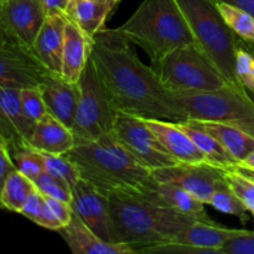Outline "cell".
Wrapping results in <instances>:
<instances>
[{
	"mask_svg": "<svg viewBox=\"0 0 254 254\" xmlns=\"http://www.w3.org/2000/svg\"><path fill=\"white\" fill-rule=\"evenodd\" d=\"M130 44L118 29L104 27L93 37L91 56L114 109L143 119L188 122L175 94L161 84L153 67L138 59Z\"/></svg>",
	"mask_w": 254,
	"mask_h": 254,
	"instance_id": "cell-1",
	"label": "cell"
},
{
	"mask_svg": "<svg viewBox=\"0 0 254 254\" xmlns=\"http://www.w3.org/2000/svg\"><path fill=\"white\" fill-rule=\"evenodd\" d=\"M66 155L77 166L81 179L107 195L139 192L153 179L151 171L134 158L114 131L93 140L76 141Z\"/></svg>",
	"mask_w": 254,
	"mask_h": 254,
	"instance_id": "cell-2",
	"label": "cell"
},
{
	"mask_svg": "<svg viewBox=\"0 0 254 254\" xmlns=\"http://www.w3.org/2000/svg\"><path fill=\"white\" fill-rule=\"evenodd\" d=\"M108 198L117 242L130 246L135 252L170 242L180 231L198 221L180 211L158 205L138 192H112Z\"/></svg>",
	"mask_w": 254,
	"mask_h": 254,
	"instance_id": "cell-3",
	"label": "cell"
},
{
	"mask_svg": "<svg viewBox=\"0 0 254 254\" xmlns=\"http://www.w3.org/2000/svg\"><path fill=\"white\" fill-rule=\"evenodd\" d=\"M118 31L143 49L151 64L175 49L196 42L176 0H143Z\"/></svg>",
	"mask_w": 254,
	"mask_h": 254,
	"instance_id": "cell-4",
	"label": "cell"
},
{
	"mask_svg": "<svg viewBox=\"0 0 254 254\" xmlns=\"http://www.w3.org/2000/svg\"><path fill=\"white\" fill-rule=\"evenodd\" d=\"M176 1L192 30L196 44L215 62L231 84L241 86L236 77V51L240 40L223 21L215 0Z\"/></svg>",
	"mask_w": 254,
	"mask_h": 254,
	"instance_id": "cell-5",
	"label": "cell"
},
{
	"mask_svg": "<svg viewBox=\"0 0 254 254\" xmlns=\"http://www.w3.org/2000/svg\"><path fill=\"white\" fill-rule=\"evenodd\" d=\"M151 67L161 84L173 93L217 91L230 83L196 42L169 52Z\"/></svg>",
	"mask_w": 254,
	"mask_h": 254,
	"instance_id": "cell-6",
	"label": "cell"
},
{
	"mask_svg": "<svg viewBox=\"0 0 254 254\" xmlns=\"http://www.w3.org/2000/svg\"><path fill=\"white\" fill-rule=\"evenodd\" d=\"M174 94L189 119L220 122L254 136V102L245 87L228 83L217 91Z\"/></svg>",
	"mask_w": 254,
	"mask_h": 254,
	"instance_id": "cell-7",
	"label": "cell"
},
{
	"mask_svg": "<svg viewBox=\"0 0 254 254\" xmlns=\"http://www.w3.org/2000/svg\"><path fill=\"white\" fill-rule=\"evenodd\" d=\"M78 86L79 101L72 126L76 141L93 140L113 131L118 112L112 104L92 56L79 77Z\"/></svg>",
	"mask_w": 254,
	"mask_h": 254,
	"instance_id": "cell-8",
	"label": "cell"
},
{
	"mask_svg": "<svg viewBox=\"0 0 254 254\" xmlns=\"http://www.w3.org/2000/svg\"><path fill=\"white\" fill-rule=\"evenodd\" d=\"M113 131L134 158L150 171L178 164L141 118L118 113Z\"/></svg>",
	"mask_w": 254,
	"mask_h": 254,
	"instance_id": "cell-9",
	"label": "cell"
},
{
	"mask_svg": "<svg viewBox=\"0 0 254 254\" xmlns=\"http://www.w3.org/2000/svg\"><path fill=\"white\" fill-rule=\"evenodd\" d=\"M226 170L210 163H178L175 165L151 170V176L159 183H170L208 205L213 192L227 185Z\"/></svg>",
	"mask_w": 254,
	"mask_h": 254,
	"instance_id": "cell-10",
	"label": "cell"
},
{
	"mask_svg": "<svg viewBox=\"0 0 254 254\" xmlns=\"http://www.w3.org/2000/svg\"><path fill=\"white\" fill-rule=\"evenodd\" d=\"M49 73L31 47L14 40L0 41V87H40Z\"/></svg>",
	"mask_w": 254,
	"mask_h": 254,
	"instance_id": "cell-11",
	"label": "cell"
},
{
	"mask_svg": "<svg viewBox=\"0 0 254 254\" xmlns=\"http://www.w3.org/2000/svg\"><path fill=\"white\" fill-rule=\"evenodd\" d=\"M71 206L73 212L98 237L107 242L118 243L112 222L107 193L88 181L79 179L72 188Z\"/></svg>",
	"mask_w": 254,
	"mask_h": 254,
	"instance_id": "cell-12",
	"label": "cell"
},
{
	"mask_svg": "<svg viewBox=\"0 0 254 254\" xmlns=\"http://www.w3.org/2000/svg\"><path fill=\"white\" fill-rule=\"evenodd\" d=\"M46 20L42 0H9L2 2V22L7 36L32 47Z\"/></svg>",
	"mask_w": 254,
	"mask_h": 254,
	"instance_id": "cell-13",
	"label": "cell"
},
{
	"mask_svg": "<svg viewBox=\"0 0 254 254\" xmlns=\"http://www.w3.org/2000/svg\"><path fill=\"white\" fill-rule=\"evenodd\" d=\"M34 128L22 112L20 89L0 87V133L10 154L29 146Z\"/></svg>",
	"mask_w": 254,
	"mask_h": 254,
	"instance_id": "cell-14",
	"label": "cell"
},
{
	"mask_svg": "<svg viewBox=\"0 0 254 254\" xmlns=\"http://www.w3.org/2000/svg\"><path fill=\"white\" fill-rule=\"evenodd\" d=\"M49 113L72 129L79 101L78 82H69L61 74L50 72L40 84Z\"/></svg>",
	"mask_w": 254,
	"mask_h": 254,
	"instance_id": "cell-15",
	"label": "cell"
},
{
	"mask_svg": "<svg viewBox=\"0 0 254 254\" xmlns=\"http://www.w3.org/2000/svg\"><path fill=\"white\" fill-rule=\"evenodd\" d=\"M138 193L158 205L180 211L185 215L197 218L198 221L206 223H216L208 217L203 207L205 203L202 201L175 184L159 183L153 178Z\"/></svg>",
	"mask_w": 254,
	"mask_h": 254,
	"instance_id": "cell-16",
	"label": "cell"
},
{
	"mask_svg": "<svg viewBox=\"0 0 254 254\" xmlns=\"http://www.w3.org/2000/svg\"><path fill=\"white\" fill-rule=\"evenodd\" d=\"M60 235L74 254H135V250L126 243H112L96 235L76 213L71 222L59 230Z\"/></svg>",
	"mask_w": 254,
	"mask_h": 254,
	"instance_id": "cell-17",
	"label": "cell"
},
{
	"mask_svg": "<svg viewBox=\"0 0 254 254\" xmlns=\"http://www.w3.org/2000/svg\"><path fill=\"white\" fill-rule=\"evenodd\" d=\"M143 119V118H141ZM158 138L169 155L178 163H208L192 139L180 128L179 123L161 119H143Z\"/></svg>",
	"mask_w": 254,
	"mask_h": 254,
	"instance_id": "cell-18",
	"label": "cell"
},
{
	"mask_svg": "<svg viewBox=\"0 0 254 254\" xmlns=\"http://www.w3.org/2000/svg\"><path fill=\"white\" fill-rule=\"evenodd\" d=\"M67 19V15L64 14L46 16L31 47L37 59L52 73L61 74L64 26Z\"/></svg>",
	"mask_w": 254,
	"mask_h": 254,
	"instance_id": "cell-19",
	"label": "cell"
},
{
	"mask_svg": "<svg viewBox=\"0 0 254 254\" xmlns=\"http://www.w3.org/2000/svg\"><path fill=\"white\" fill-rule=\"evenodd\" d=\"M93 39L77 24L67 19L64 26L61 76L69 82H78L92 54Z\"/></svg>",
	"mask_w": 254,
	"mask_h": 254,
	"instance_id": "cell-20",
	"label": "cell"
},
{
	"mask_svg": "<svg viewBox=\"0 0 254 254\" xmlns=\"http://www.w3.org/2000/svg\"><path fill=\"white\" fill-rule=\"evenodd\" d=\"M74 144L76 139L72 129L51 113L37 122L29 140V146L50 154H67Z\"/></svg>",
	"mask_w": 254,
	"mask_h": 254,
	"instance_id": "cell-21",
	"label": "cell"
},
{
	"mask_svg": "<svg viewBox=\"0 0 254 254\" xmlns=\"http://www.w3.org/2000/svg\"><path fill=\"white\" fill-rule=\"evenodd\" d=\"M189 122L217 139L238 164L242 163L254 151V136L242 129L220 122L195 119H189Z\"/></svg>",
	"mask_w": 254,
	"mask_h": 254,
	"instance_id": "cell-22",
	"label": "cell"
},
{
	"mask_svg": "<svg viewBox=\"0 0 254 254\" xmlns=\"http://www.w3.org/2000/svg\"><path fill=\"white\" fill-rule=\"evenodd\" d=\"M240 231L241 230L221 227L217 223H206L197 221L180 231L171 241L195 246V247L215 250L218 254H221L220 250L225 245L226 241L237 235Z\"/></svg>",
	"mask_w": 254,
	"mask_h": 254,
	"instance_id": "cell-23",
	"label": "cell"
},
{
	"mask_svg": "<svg viewBox=\"0 0 254 254\" xmlns=\"http://www.w3.org/2000/svg\"><path fill=\"white\" fill-rule=\"evenodd\" d=\"M114 11L108 0H84L74 5L67 17L77 24L79 29L93 39L101 30L104 29L107 19Z\"/></svg>",
	"mask_w": 254,
	"mask_h": 254,
	"instance_id": "cell-24",
	"label": "cell"
},
{
	"mask_svg": "<svg viewBox=\"0 0 254 254\" xmlns=\"http://www.w3.org/2000/svg\"><path fill=\"white\" fill-rule=\"evenodd\" d=\"M179 126L192 139L193 143L202 151V154L210 164L221 169H225V170H228V169L233 168L236 164H238L235 160V158L228 153L227 149L217 139L213 138L211 134L206 133L205 130L196 127L195 124L190 123L189 121L179 123Z\"/></svg>",
	"mask_w": 254,
	"mask_h": 254,
	"instance_id": "cell-25",
	"label": "cell"
},
{
	"mask_svg": "<svg viewBox=\"0 0 254 254\" xmlns=\"http://www.w3.org/2000/svg\"><path fill=\"white\" fill-rule=\"evenodd\" d=\"M35 190L36 185L34 181L19 170H15L5 183L0 196V205L7 210L20 213Z\"/></svg>",
	"mask_w": 254,
	"mask_h": 254,
	"instance_id": "cell-26",
	"label": "cell"
},
{
	"mask_svg": "<svg viewBox=\"0 0 254 254\" xmlns=\"http://www.w3.org/2000/svg\"><path fill=\"white\" fill-rule=\"evenodd\" d=\"M223 21L241 40L254 44V16L246 10L215 0Z\"/></svg>",
	"mask_w": 254,
	"mask_h": 254,
	"instance_id": "cell-27",
	"label": "cell"
},
{
	"mask_svg": "<svg viewBox=\"0 0 254 254\" xmlns=\"http://www.w3.org/2000/svg\"><path fill=\"white\" fill-rule=\"evenodd\" d=\"M42 154L45 159V171L64 181L69 188H73L74 184L81 179L78 169L73 161L66 154Z\"/></svg>",
	"mask_w": 254,
	"mask_h": 254,
	"instance_id": "cell-28",
	"label": "cell"
},
{
	"mask_svg": "<svg viewBox=\"0 0 254 254\" xmlns=\"http://www.w3.org/2000/svg\"><path fill=\"white\" fill-rule=\"evenodd\" d=\"M208 205H211L216 210L221 211L223 213L237 216L243 222H246L248 220V212H250V210L242 202V200L233 192V190L230 188L228 184L213 192Z\"/></svg>",
	"mask_w": 254,
	"mask_h": 254,
	"instance_id": "cell-29",
	"label": "cell"
},
{
	"mask_svg": "<svg viewBox=\"0 0 254 254\" xmlns=\"http://www.w3.org/2000/svg\"><path fill=\"white\" fill-rule=\"evenodd\" d=\"M12 160L17 170L32 181L36 180L41 174L45 173L44 154L31 146L15 151L11 154Z\"/></svg>",
	"mask_w": 254,
	"mask_h": 254,
	"instance_id": "cell-30",
	"label": "cell"
},
{
	"mask_svg": "<svg viewBox=\"0 0 254 254\" xmlns=\"http://www.w3.org/2000/svg\"><path fill=\"white\" fill-rule=\"evenodd\" d=\"M20 99H21L22 112L32 126H36L37 122L41 121L49 113L40 87L20 89Z\"/></svg>",
	"mask_w": 254,
	"mask_h": 254,
	"instance_id": "cell-31",
	"label": "cell"
},
{
	"mask_svg": "<svg viewBox=\"0 0 254 254\" xmlns=\"http://www.w3.org/2000/svg\"><path fill=\"white\" fill-rule=\"evenodd\" d=\"M236 77L241 86L254 92V54L241 40L236 51Z\"/></svg>",
	"mask_w": 254,
	"mask_h": 254,
	"instance_id": "cell-32",
	"label": "cell"
},
{
	"mask_svg": "<svg viewBox=\"0 0 254 254\" xmlns=\"http://www.w3.org/2000/svg\"><path fill=\"white\" fill-rule=\"evenodd\" d=\"M36 185L37 190L45 196H50V197L59 198V200L66 201V202L71 203L72 201V188H69L67 184L61 181L60 179L55 178L51 174L46 173L39 176L36 180L34 181Z\"/></svg>",
	"mask_w": 254,
	"mask_h": 254,
	"instance_id": "cell-33",
	"label": "cell"
},
{
	"mask_svg": "<svg viewBox=\"0 0 254 254\" xmlns=\"http://www.w3.org/2000/svg\"><path fill=\"white\" fill-rule=\"evenodd\" d=\"M225 176L233 192L242 200V202L254 216V181L241 175L232 169L226 170Z\"/></svg>",
	"mask_w": 254,
	"mask_h": 254,
	"instance_id": "cell-34",
	"label": "cell"
},
{
	"mask_svg": "<svg viewBox=\"0 0 254 254\" xmlns=\"http://www.w3.org/2000/svg\"><path fill=\"white\" fill-rule=\"evenodd\" d=\"M136 253H155V254H218L217 251L208 250V248L195 247L191 245H185L180 242L160 243V245L149 246V247L140 248Z\"/></svg>",
	"mask_w": 254,
	"mask_h": 254,
	"instance_id": "cell-35",
	"label": "cell"
},
{
	"mask_svg": "<svg viewBox=\"0 0 254 254\" xmlns=\"http://www.w3.org/2000/svg\"><path fill=\"white\" fill-rule=\"evenodd\" d=\"M221 254H254V231L241 230L237 235L226 241Z\"/></svg>",
	"mask_w": 254,
	"mask_h": 254,
	"instance_id": "cell-36",
	"label": "cell"
},
{
	"mask_svg": "<svg viewBox=\"0 0 254 254\" xmlns=\"http://www.w3.org/2000/svg\"><path fill=\"white\" fill-rule=\"evenodd\" d=\"M44 206H45V197L39 190H36L32 192V195L30 196L27 202L25 203V206L22 207V210L20 211V215H22L24 217L29 218L30 221H32L36 225H41L42 221V213H44Z\"/></svg>",
	"mask_w": 254,
	"mask_h": 254,
	"instance_id": "cell-37",
	"label": "cell"
},
{
	"mask_svg": "<svg viewBox=\"0 0 254 254\" xmlns=\"http://www.w3.org/2000/svg\"><path fill=\"white\" fill-rule=\"evenodd\" d=\"M45 202L49 206L51 212L54 213L55 218L60 222V225L62 226V228L64 226L68 225L71 222L72 215H73V210H72V206L69 202L66 201L59 200V198L50 197V196H45Z\"/></svg>",
	"mask_w": 254,
	"mask_h": 254,
	"instance_id": "cell-38",
	"label": "cell"
},
{
	"mask_svg": "<svg viewBox=\"0 0 254 254\" xmlns=\"http://www.w3.org/2000/svg\"><path fill=\"white\" fill-rule=\"evenodd\" d=\"M15 170H17V169L16 166H15L9 149L5 145H0V196H1V191L2 189H4V185L5 183H6L7 178H9Z\"/></svg>",
	"mask_w": 254,
	"mask_h": 254,
	"instance_id": "cell-39",
	"label": "cell"
},
{
	"mask_svg": "<svg viewBox=\"0 0 254 254\" xmlns=\"http://www.w3.org/2000/svg\"><path fill=\"white\" fill-rule=\"evenodd\" d=\"M69 0H42L46 16L54 14L67 15Z\"/></svg>",
	"mask_w": 254,
	"mask_h": 254,
	"instance_id": "cell-40",
	"label": "cell"
},
{
	"mask_svg": "<svg viewBox=\"0 0 254 254\" xmlns=\"http://www.w3.org/2000/svg\"><path fill=\"white\" fill-rule=\"evenodd\" d=\"M220 1L227 2V4L233 5V6L246 10V11L254 16V0H220Z\"/></svg>",
	"mask_w": 254,
	"mask_h": 254,
	"instance_id": "cell-41",
	"label": "cell"
},
{
	"mask_svg": "<svg viewBox=\"0 0 254 254\" xmlns=\"http://www.w3.org/2000/svg\"><path fill=\"white\" fill-rule=\"evenodd\" d=\"M232 170L237 171L238 174H241V175L246 176L247 179H250V180L254 181V170H252V169L250 168H246V166L241 165V164H236L233 168H231Z\"/></svg>",
	"mask_w": 254,
	"mask_h": 254,
	"instance_id": "cell-42",
	"label": "cell"
},
{
	"mask_svg": "<svg viewBox=\"0 0 254 254\" xmlns=\"http://www.w3.org/2000/svg\"><path fill=\"white\" fill-rule=\"evenodd\" d=\"M2 40H11L9 36H7L6 31H5L4 22H2V1L0 0V41Z\"/></svg>",
	"mask_w": 254,
	"mask_h": 254,
	"instance_id": "cell-43",
	"label": "cell"
},
{
	"mask_svg": "<svg viewBox=\"0 0 254 254\" xmlns=\"http://www.w3.org/2000/svg\"><path fill=\"white\" fill-rule=\"evenodd\" d=\"M240 164L241 165L246 166V168H250V169H252V170H254V151L251 154L250 156H248V158H246L245 160Z\"/></svg>",
	"mask_w": 254,
	"mask_h": 254,
	"instance_id": "cell-44",
	"label": "cell"
},
{
	"mask_svg": "<svg viewBox=\"0 0 254 254\" xmlns=\"http://www.w3.org/2000/svg\"><path fill=\"white\" fill-rule=\"evenodd\" d=\"M81 1H84V0H69V2H68V9H67V12H68L69 10H71L72 7L74 6V5H77V4H78V2H81Z\"/></svg>",
	"mask_w": 254,
	"mask_h": 254,
	"instance_id": "cell-45",
	"label": "cell"
},
{
	"mask_svg": "<svg viewBox=\"0 0 254 254\" xmlns=\"http://www.w3.org/2000/svg\"><path fill=\"white\" fill-rule=\"evenodd\" d=\"M108 1L111 2V4H112V6H113L114 9H116V7L118 6V4H119V2L122 1V0H108Z\"/></svg>",
	"mask_w": 254,
	"mask_h": 254,
	"instance_id": "cell-46",
	"label": "cell"
},
{
	"mask_svg": "<svg viewBox=\"0 0 254 254\" xmlns=\"http://www.w3.org/2000/svg\"><path fill=\"white\" fill-rule=\"evenodd\" d=\"M247 93H248V96L251 97V99H252V101L254 102V92L253 91H248V89H247Z\"/></svg>",
	"mask_w": 254,
	"mask_h": 254,
	"instance_id": "cell-47",
	"label": "cell"
},
{
	"mask_svg": "<svg viewBox=\"0 0 254 254\" xmlns=\"http://www.w3.org/2000/svg\"><path fill=\"white\" fill-rule=\"evenodd\" d=\"M0 145H5V146H6V144H5V141H4V138H2L1 133H0Z\"/></svg>",
	"mask_w": 254,
	"mask_h": 254,
	"instance_id": "cell-48",
	"label": "cell"
},
{
	"mask_svg": "<svg viewBox=\"0 0 254 254\" xmlns=\"http://www.w3.org/2000/svg\"><path fill=\"white\" fill-rule=\"evenodd\" d=\"M1 1H2V2H4V1H9V0H1Z\"/></svg>",
	"mask_w": 254,
	"mask_h": 254,
	"instance_id": "cell-49",
	"label": "cell"
}]
</instances>
